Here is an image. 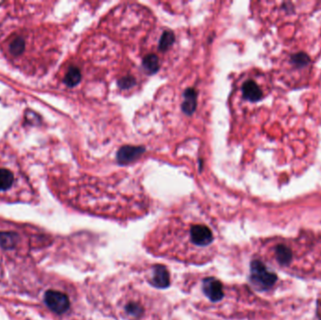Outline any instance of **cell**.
I'll use <instances>...</instances> for the list:
<instances>
[{
  "label": "cell",
  "instance_id": "cell-1",
  "mask_svg": "<svg viewBox=\"0 0 321 320\" xmlns=\"http://www.w3.org/2000/svg\"><path fill=\"white\" fill-rule=\"evenodd\" d=\"M218 241L211 222L200 216L177 215L162 221L149 233L145 247L157 256L201 265L213 259Z\"/></svg>",
  "mask_w": 321,
  "mask_h": 320
},
{
  "label": "cell",
  "instance_id": "cell-2",
  "mask_svg": "<svg viewBox=\"0 0 321 320\" xmlns=\"http://www.w3.org/2000/svg\"><path fill=\"white\" fill-rule=\"evenodd\" d=\"M146 283L135 277L115 278L109 282L104 294L109 311L126 320H165L167 307L163 297Z\"/></svg>",
  "mask_w": 321,
  "mask_h": 320
},
{
  "label": "cell",
  "instance_id": "cell-3",
  "mask_svg": "<svg viewBox=\"0 0 321 320\" xmlns=\"http://www.w3.org/2000/svg\"><path fill=\"white\" fill-rule=\"evenodd\" d=\"M41 30H20L11 35L2 46L6 56L15 65L29 67V60L37 59L35 54L41 52Z\"/></svg>",
  "mask_w": 321,
  "mask_h": 320
},
{
  "label": "cell",
  "instance_id": "cell-4",
  "mask_svg": "<svg viewBox=\"0 0 321 320\" xmlns=\"http://www.w3.org/2000/svg\"><path fill=\"white\" fill-rule=\"evenodd\" d=\"M24 177L16 160L0 150V193L10 192L24 182Z\"/></svg>",
  "mask_w": 321,
  "mask_h": 320
},
{
  "label": "cell",
  "instance_id": "cell-5",
  "mask_svg": "<svg viewBox=\"0 0 321 320\" xmlns=\"http://www.w3.org/2000/svg\"><path fill=\"white\" fill-rule=\"evenodd\" d=\"M250 279L260 289H269L275 284L277 276L270 272L259 260H252L250 265Z\"/></svg>",
  "mask_w": 321,
  "mask_h": 320
},
{
  "label": "cell",
  "instance_id": "cell-6",
  "mask_svg": "<svg viewBox=\"0 0 321 320\" xmlns=\"http://www.w3.org/2000/svg\"><path fill=\"white\" fill-rule=\"evenodd\" d=\"M45 301L48 308L58 315L68 312L70 306L69 297L65 293L56 290H48L45 296Z\"/></svg>",
  "mask_w": 321,
  "mask_h": 320
},
{
  "label": "cell",
  "instance_id": "cell-7",
  "mask_svg": "<svg viewBox=\"0 0 321 320\" xmlns=\"http://www.w3.org/2000/svg\"><path fill=\"white\" fill-rule=\"evenodd\" d=\"M145 152V149L142 147L135 146H124L118 150L116 154V160L120 164H126L138 160L140 156Z\"/></svg>",
  "mask_w": 321,
  "mask_h": 320
},
{
  "label": "cell",
  "instance_id": "cell-8",
  "mask_svg": "<svg viewBox=\"0 0 321 320\" xmlns=\"http://www.w3.org/2000/svg\"><path fill=\"white\" fill-rule=\"evenodd\" d=\"M243 97L250 102H257L262 98V91L258 85L252 80L246 81L242 86Z\"/></svg>",
  "mask_w": 321,
  "mask_h": 320
},
{
  "label": "cell",
  "instance_id": "cell-9",
  "mask_svg": "<svg viewBox=\"0 0 321 320\" xmlns=\"http://www.w3.org/2000/svg\"><path fill=\"white\" fill-rule=\"evenodd\" d=\"M197 92L194 89H187L183 94V111L187 115H191L196 109Z\"/></svg>",
  "mask_w": 321,
  "mask_h": 320
},
{
  "label": "cell",
  "instance_id": "cell-10",
  "mask_svg": "<svg viewBox=\"0 0 321 320\" xmlns=\"http://www.w3.org/2000/svg\"><path fill=\"white\" fill-rule=\"evenodd\" d=\"M81 78H82V73L79 68L75 66H70L64 75L63 83L68 88H74L80 83Z\"/></svg>",
  "mask_w": 321,
  "mask_h": 320
},
{
  "label": "cell",
  "instance_id": "cell-11",
  "mask_svg": "<svg viewBox=\"0 0 321 320\" xmlns=\"http://www.w3.org/2000/svg\"><path fill=\"white\" fill-rule=\"evenodd\" d=\"M19 240L18 235L12 232H0V246L5 249H12Z\"/></svg>",
  "mask_w": 321,
  "mask_h": 320
},
{
  "label": "cell",
  "instance_id": "cell-12",
  "mask_svg": "<svg viewBox=\"0 0 321 320\" xmlns=\"http://www.w3.org/2000/svg\"><path fill=\"white\" fill-rule=\"evenodd\" d=\"M143 66L149 73H155L160 69L159 57L155 55H148L143 60Z\"/></svg>",
  "mask_w": 321,
  "mask_h": 320
},
{
  "label": "cell",
  "instance_id": "cell-13",
  "mask_svg": "<svg viewBox=\"0 0 321 320\" xmlns=\"http://www.w3.org/2000/svg\"><path fill=\"white\" fill-rule=\"evenodd\" d=\"M276 257L278 262L282 265H287L291 261L292 252L285 245H278L276 247Z\"/></svg>",
  "mask_w": 321,
  "mask_h": 320
},
{
  "label": "cell",
  "instance_id": "cell-14",
  "mask_svg": "<svg viewBox=\"0 0 321 320\" xmlns=\"http://www.w3.org/2000/svg\"><path fill=\"white\" fill-rule=\"evenodd\" d=\"M175 42V35L172 31H164L159 42V49L160 51H166Z\"/></svg>",
  "mask_w": 321,
  "mask_h": 320
},
{
  "label": "cell",
  "instance_id": "cell-15",
  "mask_svg": "<svg viewBox=\"0 0 321 320\" xmlns=\"http://www.w3.org/2000/svg\"><path fill=\"white\" fill-rule=\"evenodd\" d=\"M136 84H137V80L133 76L123 77V78H121L120 80H118V82H117V85H118V87L121 90L132 89Z\"/></svg>",
  "mask_w": 321,
  "mask_h": 320
}]
</instances>
